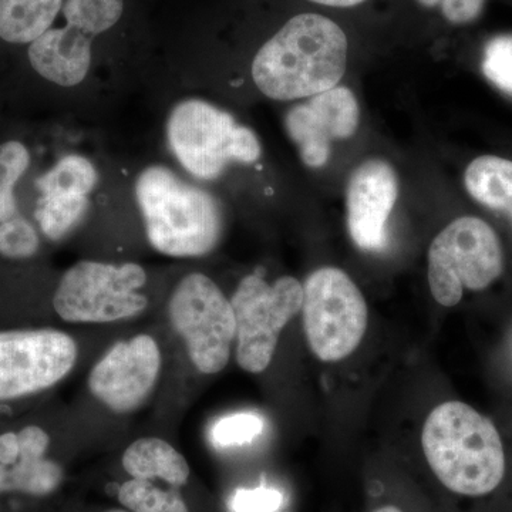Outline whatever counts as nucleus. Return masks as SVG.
Here are the masks:
<instances>
[{
    "mask_svg": "<svg viewBox=\"0 0 512 512\" xmlns=\"http://www.w3.org/2000/svg\"><path fill=\"white\" fill-rule=\"evenodd\" d=\"M375 512H403L400 508L394 507V505H386V507L379 508Z\"/></svg>",
    "mask_w": 512,
    "mask_h": 512,
    "instance_id": "nucleus-31",
    "label": "nucleus"
},
{
    "mask_svg": "<svg viewBox=\"0 0 512 512\" xmlns=\"http://www.w3.org/2000/svg\"><path fill=\"white\" fill-rule=\"evenodd\" d=\"M30 165L25 144L8 141L0 144V194L15 195V187Z\"/></svg>",
    "mask_w": 512,
    "mask_h": 512,
    "instance_id": "nucleus-26",
    "label": "nucleus"
},
{
    "mask_svg": "<svg viewBox=\"0 0 512 512\" xmlns=\"http://www.w3.org/2000/svg\"><path fill=\"white\" fill-rule=\"evenodd\" d=\"M50 437L37 426L0 436V494L22 493L45 497L63 481V470L47 458Z\"/></svg>",
    "mask_w": 512,
    "mask_h": 512,
    "instance_id": "nucleus-14",
    "label": "nucleus"
},
{
    "mask_svg": "<svg viewBox=\"0 0 512 512\" xmlns=\"http://www.w3.org/2000/svg\"><path fill=\"white\" fill-rule=\"evenodd\" d=\"M124 470L138 480L160 478L174 487H183L190 478V466L180 451L157 437L134 441L124 451Z\"/></svg>",
    "mask_w": 512,
    "mask_h": 512,
    "instance_id": "nucleus-16",
    "label": "nucleus"
},
{
    "mask_svg": "<svg viewBox=\"0 0 512 512\" xmlns=\"http://www.w3.org/2000/svg\"><path fill=\"white\" fill-rule=\"evenodd\" d=\"M94 36L72 23L52 26L28 46L30 66L47 82L74 87L92 66Z\"/></svg>",
    "mask_w": 512,
    "mask_h": 512,
    "instance_id": "nucleus-15",
    "label": "nucleus"
},
{
    "mask_svg": "<svg viewBox=\"0 0 512 512\" xmlns=\"http://www.w3.org/2000/svg\"><path fill=\"white\" fill-rule=\"evenodd\" d=\"M399 197L396 171L387 161L372 158L356 168L346 190L348 228L363 251H383L389 244L390 214Z\"/></svg>",
    "mask_w": 512,
    "mask_h": 512,
    "instance_id": "nucleus-13",
    "label": "nucleus"
},
{
    "mask_svg": "<svg viewBox=\"0 0 512 512\" xmlns=\"http://www.w3.org/2000/svg\"><path fill=\"white\" fill-rule=\"evenodd\" d=\"M39 245L36 229L22 215L0 224V254L6 258H30L36 254Z\"/></svg>",
    "mask_w": 512,
    "mask_h": 512,
    "instance_id": "nucleus-25",
    "label": "nucleus"
},
{
    "mask_svg": "<svg viewBox=\"0 0 512 512\" xmlns=\"http://www.w3.org/2000/svg\"><path fill=\"white\" fill-rule=\"evenodd\" d=\"M285 497L276 488H241L229 500L232 512H278L284 507Z\"/></svg>",
    "mask_w": 512,
    "mask_h": 512,
    "instance_id": "nucleus-27",
    "label": "nucleus"
},
{
    "mask_svg": "<svg viewBox=\"0 0 512 512\" xmlns=\"http://www.w3.org/2000/svg\"><path fill=\"white\" fill-rule=\"evenodd\" d=\"M18 214V202H16L15 195L0 194V224Z\"/></svg>",
    "mask_w": 512,
    "mask_h": 512,
    "instance_id": "nucleus-29",
    "label": "nucleus"
},
{
    "mask_svg": "<svg viewBox=\"0 0 512 512\" xmlns=\"http://www.w3.org/2000/svg\"><path fill=\"white\" fill-rule=\"evenodd\" d=\"M64 0H0V40L30 45L55 25Z\"/></svg>",
    "mask_w": 512,
    "mask_h": 512,
    "instance_id": "nucleus-17",
    "label": "nucleus"
},
{
    "mask_svg": "<svg viewBox=\"0 0 512 512\" xmlns=\"http://www.w3.org/2000/svg\"><path fill=\"white\" fill-rule=\"evenodd\" d=\"M311 2L323 6H332V8H352V6L360 5L366 0H311Z\"/></svg>",
    "mask_w": 512,
    "mask_h": 512,
    "instance_id": "nucleus-30",
    "label": "nucleus"
},
{
    "mask_svg": "<svg viewBox=\"0 0 512 512\" xmlns=\"http://www.w3.org/2000/svg\"><path fill=\"white\" fill-rule=\"evenodd\" d=\"M504 272V251L497 232L477 217H460L431 242V295L446 308L463 299L464 289L480 292Z\"/></svg>",
    "mask_w": 512,
    "mask_h": 512,
    "instance_id": "nucleus-5",
    "label": "nucleus"
},
{
    "mask_svg": "<svg viewBox=\"0 0 512 512\" xmlns=\"http://www.w3.org/2000/svg\"><path fill=\"white\" fill-rule=\"evenodd\" d=\"M359 121L355 94L348 87L336 86L293 106L286 114L285 128L303 163L320 168L328 163L333 141L355 136Z\"/></svg>",
    "mask_w": 512,
    "mask_h": 512,
    "instance_id": "nucleus-12",
    "label": "nucleus"
},
{
    "mask_svg": "<svg viewBox=\"0 0 512 512\" xmlns=\"http://www.w3.org/2000/svg\"><path fill=\"white\" fill-rule=\"evenodd\" d=\"M143 266L80 261L67 269L53 296L57 315L69 323H110L136 318L146 311L148 299Z\"/></svg>",
    "mask_w": 512,
    "mask_h": 512,
    "instance_id": "nucleus-6",
    "label": "nucleus"
},
{
    "mask_svg": "<svg viewBox=\"0 0 512 512\" xmlns=\"http://www.w3.org/2000/svg\"><path fill=\"white\" fill-rule=\"evenodd\" d=\"M168 316L198 372L215 375L225 369L237 322L231 301L212 279L198 272L181 279L171 293Z\"/></svg>",
    "mask_w": 512,
    "mask_h": 512,
    "instance_id": "nucleus-8",
    "label": "nucleus"
},
{
    "mask_svg": "<svg viewBox=\"0 0 512 512\" xmlns=\"http://www.w3.org/2000/svg\"><path fill=\"white\" fill-rule=\"evenodd\" d=\"M76 360V342L60 330L0 332V402L55 386L72 372Z\"/></svg>",
    "mask_w": 512,
    "mask_h": 512,
    "instance_id": "nucleus-10",
    "label": "nucleus"
},
{
    "mask_svg": "<svg viewBox=\"0 0 512 512\" xmlns=\"http://www.w3.org/2000/svg\"><path fill=\"white\" fill-rule=\"evenodd\" d=\"M171 153L192 177L217 180L231 163L252 164L262 148L251 128L241 126L228 111L200 99L181 101L167 120Z\"/></svg>",
    "mask_w": 512,
    "mask_h": 512,
    "instance_id": "nucleus-4",
    "label": "nucleus"
},
{
    "mask_svg": "<svg viewBox=\"0 0 512 512\" xmlns=\"http://www.w3.org/2000/svg\"><path fill=\"white\" fill-rule=\"evenodd\" d=\"M464 185L478 204L501 212L512 221V160L498 156L477 157L468 164Z\"/></svg>",
    "mask_w": 512,
    "mask_h": 512,
    "instance_id": "nucleus-18",
    "label": "nucleus"
},
{
    "mask_svg": "<svg viewBox=\"0 0 512 512\" xmlns=\"http://www.w3.org/2000/svg\"><path fill=\"white\" fill-rule=\"evenodd\" d=\"M161 372L156 340L137 335L111 346L89 375L90 393L114 413L138 409L153 392Z\"/></svg>",
    "mask_w": 512,
    "mask_h": 512,
    "instance_id": "nucleus-11",
    "label": "nucleus"
},
{
    "mask_svg": "<svg viewBox=\"0 0 512 512\" xmlns=\"http://www.w3.org/2000/svg\"><path fill=\"white\" fill-rule=\"evenodd\" d=\"M89 208V195L40 194L35 218L46 238L59 241L79 227Z\"/></svg>",
    "mask_w": 512,
    "mask_h": 512,
    "instance_id": "nucleus-19",
    "label": "nucleus"
},
{
    "mask_svg": "<svg viewBox=\"0 0 512 512\" xmlns=\"http://www.w3.org/2000/svg\"><path fill=\"white\" fill-rule=\"evenodd\" d=\"M60 13L66 22L96 37L119 23L124 13V0H64Z\"/></svg>",
    "mask_w": 512,
    "mask_h": 512,
    "instance_id": "nucleus-21",
    "label": "nucleus"
},
{
    "mask_svg": "<svg viewBox=\"0 0 512 512\" xmlns=\"http://www.w3.org/2000/svg\"><path fill=\"white\" fill-rule=\"evenodd\" d=\"M348 49V37L338 23L302 13L258 50L252 79L269 99H309L338 86L348 66Z\"/></svg>",
    "mask_w": 512,
    "mask_h": 512,
    "instance_id": "nucleus-1",
    "label": "nucleus"
},
{
    "mask_svg": "<svg viewBox=\"0 0 512 512\" xmlns=\"http://www.w3.org/2000/svg\"><path fill=\"white\" fill-rule=\"evenodd\" d=\"M424 8H440L451 25H468L483 15L487 0H417Z\"/></svg>",
    "mask_w": 512,
    "mask_h": 512,
    "instance_id": "nucleus-28",
    "label": "nucleus"
},
{
    "mask_svg": "<svg viewBox=\"0 0 512 512\" xmlns=\"http://www.w3.org/2000/svg\"><path fill=\"white\" fill-rule=\"evenodd\" d=\"M136 198L148 241L160 254L198 258L220 242L224 220L217 198L170 168L147 167L138 175Z\"/></svg>",
    "mask_w": 512,
    "mask_h": 512,
    "instance_id": "nucleus-3",
    "label": "nucleus"
},
{
    "mask_svg": "<svg viewBox=\"0 0 512 512\" xmlns=\"http://www.w3.org/2000/svg\"><path fill=\"white\" fill-rule=\"evenodd\" d=\"M97 183L99 173L92 161L79 154H69L37 180V188L40 194L90 195Z\"/></svg>",
    "mask_w": 512,
    "mask_h": 512,
    "instance_id": "nucleus-20",
    "label": "nucleus"
},
{
    "mask_svg": "<svg viewBox=\"0 0 512 512\" xmlns=\"http://www.w3.org/2000/svg\"><path fill=\"white\" fill-rule=\"evenodd\" d=\"M303 285L292 276L268 284L261 275L245 276L231 299L237 322V362L248 373L271 365L279 335L302 311Z\"/></svg>",
    "mask_w": 512,
    "mask_h": 512,
    "instance_id": "nucleus-9",
    "label": "nucleus"
},
{
    "mask_svg": "<svg viewBox=\"0 0 512 512\" xmlns=\"http://www.w3.org/2000/svg\"><path fill=\"white\" fill-rule=\"evenodd\" d=\"M481 69L494 86L512 94V35L495 36L485 45Z\"/></svg>",
    "mask_w": 512,
    "mask_h": 512,
    "instance_id": "nucleus-24",
    "label": "nucleus"
},
{
    "mask_svg": "<svg viewBox=\"0 0 512 512\" xmlns=\"http://www.w3.org/2000/svg\"><path fill=\"white\" fill-rule=\"evenodd\" d=\"M421 446L440 483L453 493L483 497L503 483V441L493 421L463 402L431 410Z\"/></svg>",
    "mask_w": 512,
    "mask_h": 512,
    "instance_id": "nucleus-2",
    "label": "nucleus"
},
{
    "mask_svg": "<svg viewBox=\"0 0 512 512\" xmlns=\"http://www.w3.org/2000/svg\"><path fill=\"white\" fill-rule=\"evenodd\" d=\"M119 501L131 512H190L177 491L163 490L150 480L138 478L121 484Z\"/></svg>",
    "mask_w": 512,
    "mask_h": 512,
    "instance_id": "nucleus-22",
    "label": "nucleus"
},
{
    "mask_svg": "<svg viewBox=\"0 0 512 512\" xmlns=\"http://www.w3.org/2000/svg\"><path fill=\"white\" fill-rule=\"evenodd\" d=\"M109 512H127V511H124V510H111Z\"/></svg>",
    "mask_w": 512,
    "mask_h": 512,
    "instance_id": "nucleus-32",
    "label": "nucleus"
},
{
    "mask_svg": "<svg viewBox=\"0 0 512 512\" xmlns=\"http://www.w3.org/2000/svg\"><path fill=\"white\" fill-rule=\"evenodd\" d=\"M302 313L306 339L323 362L352 355L365 336V296L342 269L326 266L306 279Z\"/></svg>",
    "mask_w": 512,
    "mask_h": 512,
    "instance_id": "nucleus-7",
    "label": "nucleus"
},
{
    "mask_svg": "<svg viewBox=\"0 0 512 512\" xmlns=\"http://www.w3.org/2000/svg\"><path fill=\"white\" fill-rule=\"evenodd\" d=\"M265 421L256 413H235L222 417L212 426L211 440L217 447L228 448L251 443L264 430Z\"/></svg>",
    "mask_w": 512,
    "mask_h": 512,
    "instance_id": "nucleus-23",
    "label": "nucleus"
}]
</instances>
